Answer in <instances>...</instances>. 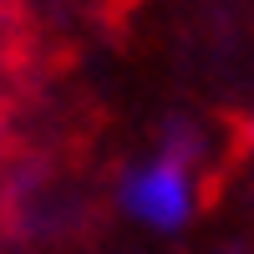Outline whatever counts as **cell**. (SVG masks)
<instances>
[{"label": "cell", "mask_w": 254, "mask_h": 254, "mask_svg": "<svg viewBox=\"0 0 254 254\" xmlns=\"http://www.w3.org/2000/svg\"><path fill=\"white\" fill-rule=\"evenodd\" d=\"M117 208L137 229H153V234H178V229L193 224L198 214V168H188L168 153H153L132 163L117 183Z\"/></svg>", "instance_id": "obj_1"}, {"label": "cell", "mask_w": 254, "mask_h": 254, "mask_svg": "<svg viewBox=\"0 0 254 254\" xmlns=\"http://www.w3.org/2000/svg\"><path fill=\"white\" fill-rule=\"evenodd\" d=\"M249 127H254V117H249Z\"/></svg>", "instance_id": "obj_2"}]
</instances>
